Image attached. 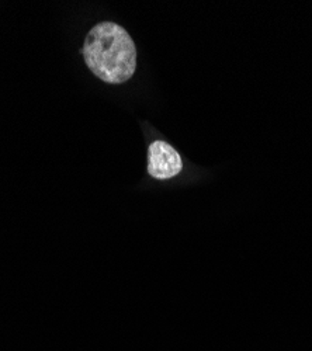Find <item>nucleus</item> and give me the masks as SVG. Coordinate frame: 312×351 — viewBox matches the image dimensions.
<instances>
[{
    "label": "nucleus",
    "mask_w": 312,
    "mask_h": 351,
    "mask_svg": "<svg viewBox=\"0 0 312 351\" xmlns=\"http://www.w3.org/2000/svg\"><path fill=\"white\" fill-rule=\"evenodd\" d=\"M84 62L100 80L121 84L136 69V48L130 34L119 24L104 21L95 25L82 49Z\"/></svg>",
    "instance_id": "nucleus-1"
},
{
    "label": "nucleus",
    "mask_w": 312,
    "mask_h": 351,
    "mask_svg": "<svg viewBox=\"0 0 312 351\" xmlns=\"http://www.w3.org/2000/svg\"><path fill=\"white\" fill-rule=\"evenodd\" d=\"M183 170L178 151L165 141H155L148 149V173L154 179L169 180Z\"/></svg>",
    "instance_id": "nucleus-2"
}]
</instances>
